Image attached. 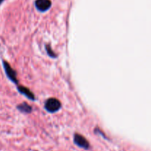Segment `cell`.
<instances>
[{
	"label": "cell",
	"instance_id": "6da1fadb",
	"mask_svg": "<svg viewBox=\"0 0 151 151\" xmlns=\"http://www.w3.org/2000/svg\"><path fill=\"white\" fill-rule=\"evenodd\" d=\"M60 106H61V104L60 101L55 98H50L45 103L46 110L50 113L57 112L60 108Z\"/></svg>",
	"mask_w": 151,
	"mask_h": 151
},
{
	"label": "cell",
	"instance_id": "7a4b0ae2",
	"mask_svg": "<svg viewBox=\"0 0 151 151\" xmlns=\"http://www.w3.org/2000/svg\"><path fill=\"white\" fill-rule=\"evenodd\" d=\"M74 142L80 147L83 148L85 150H88L89 148V143L86 140V139L84 136L78 134V133L75 134V136H74Z\"/></svg>",
	"mask_w": 151,
	"mask_h": 151
},
{
	"label": "cell",
	"instance_id": "3957f363",
	"mask_svg": "<svg viewBox=\"0 0 151 151\" xmlns=\"http://www.w3.org/2000/svg\"><path fill=\"white\" fill-rule=\"evenodd\" d=\"M3 66H4V70H5V73L6 74H7V77L14 83H17L18 80L17 78H16V73L14 71V70H13V68L10 67V65L6 62H3Z\"/></svg>",
	"mask_w": 151,
	"mask_h": 151
},
{
	"label": "cell",
	"instance_id": "277c9868",
	"mask_svg": "<svg viewBox=\"0 0 151 151\" xmlns=\"http://www.w3.org/2000/svg\"><path fill=\"white\" fill-rule=\"evenodd\" d=\"M35 7L41 12L47 11L51 7V1L50 0H36Z\"/></svg>",
	"mask_w": 151,
	"mask_h": 151
},
{
	"label": "cell",
	"instance_id": "5b68a950",
	"mask_svg": "<svg viewBox=\"0 0 151 151\" xmlns=\"http://www.w3.org/2000/svg\"><path fill=\"white\" fill-rule=\"evenodd\" d=\"M18 90H19V91L22 94L24 95V96H26V97H27L28 99H31V100H34V99H35V96H34L33 93H32L29 89L27 88V87H23V86H20V87H18Z\"/></svg>",
	"mask_w": 151,
	"mask_h": 151
},
{
	"label": "cell",
	"instance_id": "8992f818",
	"mask_svg": "<svg viewBox=\"0 0 151 151\" xmlns=\"http://www.w3.org/2000/svg\"><path fill=\"white\" fill-rule=\"evenodd\" d=\"M18 109L22 113H30L32 111V107L29 106L28 104L27 103H22L21 105H19V106L17 107Z\"/></svg>",
	"mask_w": 151,
	"mask_h": 151
},
{
	"label": "cell",
	"instance_id": "52a82bcc",
	"mask_svg": "<svg viewBox=\"0 0 151 151\" xmlns=\"http://www.w3.org/2000/svg\"><path fill=\"white\" fill-rule=\"evenodd\" d=\"M46 49H47V53H48V54L50 55V56H52V57H54V56H55V55L54 54V53H53V51H52V50L51 48H50V47H49V45H47V47H46Z\"/></svg>",
	"mask_w": 151,
	"mask_h": 151
},
{
	"label": "cell",
	"instance_id": "ba28073f",
	"mask_svg": "<svg viewBox=\"0 0 151 151\" xmlns=\"http://www.w3.org/2000/svg\"><path fill=\"white\" fill-rule=\"evenodd\" d=\"M4 1V0H0V4H1V2H2V1Z\"/></svg>",
	"mask_w": 151,
	"mask_h": 151
}]
</instances>
